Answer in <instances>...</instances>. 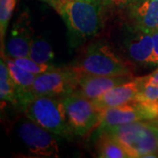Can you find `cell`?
<instances>
[{
    "mask_svg": "<svg viewBox=\"0 0 158 158\" xmlns=\"http://www.w3.org/2000/svg\"><path fill=\"white\" fill-rule=\"evenodd\" d=\"M61 15L74 43L90 39L102 27V0H48Z\"/></svg>",
    "mask_w": 158,
    "mask_h": 158,
    "instance_id": "6da1fadb",
    "label": "cell"
},
{
    "mask_svg": "<svg viewBox=\"0 0 158 158\" xmlns=\"http://www.w3.org/2000/svg\"><path fill=\"white\" fill-rule=\"evenodd\" d=\"M73 67L83 73L106 77L133 75L134 71V65L129 61L103 41L87 46Z\"/></svg>",
    "mask_w": 158,
    "mask_h": 158,
    "instance_id": "7a4b0ae2",
    "label": "cell"
},
{
    "mask_svg": "<svg viewBox=\"0 0 158 158\" xmlns=\"http://www.w3.org/2000/svg\"><path fill=\"white\" fill-rule=\"evenodd\" d=\"M23 111L27 118L56 135L69 138L74 135L62 98L35 96Z\"/></svg>",
    "mask_w": 158,
    "mask_h": 158,
    "instance_id": "3957f363",
    "label": "cell"
},
{
    "mask_svg": "<svg viewBox=\"0 0 158 158\" xmlns=\"http://www.w3.org/2000/svg\"><path fill=\"white\" fill-rule=\"evenodd\" d=\"M103 131L113 135L124 148L130 158L158 157L156 137L148 121L140 120Z\"/></svg>",
    "mask_w": 158,
    "mask_h": 158,
    "instance_id": "277c9868",
    "label": "cell"
},
{
    "mask_svg": "<svg viewBox=\"0 0 158 158\" xmlns=\"http://www.w3.org/2000/svg\"><path fill=\"white\" fill-rule=\"evenodd\" d=\"M80 72L75 67L55 68L36 76L32 92L35 96L63 98L73 93L78 84Z\"/></svg>",
    "mask_w": 158,
    "mask_h": 158,
    "instance_id": "5b68a950",
    "label": "cell"
},
{
    "mask_svg": "<svg viewBox=\"0 0 158 158\" xmlns=\"http://www.w3.org/2000/svg\"><path fill=\"white\" fill-rule=\"evenodd\" d=\"M17 135L29 153L37 157H59L60 148L56 135L30 118H23L17 126Z\"/></svg>",
    "mask_w": 158,
    "mask_h": 158,
    "instance_id": "8992f818",
    "label": "cell"
},
{
    "mask_svg": "<svg viewBox=\"0 0 158 158\" xmlns=\"http://www.w3.org/2000/svg\"><path fill=\"white\" fill-rule=\"evenodd\" d=\"M62 98L69 122L76 135L85 136L95 127H98L101 112L92 100L75 92Z\"/></svg>",
    "mask_w": 158,
    "mask_h": 158,
    "instance_id": "52a82bcc",
    "label": "cell"
},
{
    "mask_svg": "<svg viewBox=\"0 0 158 158\" xmlns=\"http://www.w3.org/2000/svg\"><path fill=\"white\" fill-rule=\"evenodd\" d=\"M34 37V30L28 14L21 13L13 23L10 37L6 41V56L12 59L28 56Z\"/></svg>",
    "mask_w": 158,
    "mask_h": 158,
    "instance_id": "ba28073f",
    "label": "cell"
},
{
    "mask_svg": "<svg viewBox=\"0 0 158 158\" xmlns=\"http://www.w3.org/2000/svg\"><path fill=\"white\" fill-rule=\"evenodd\" d=\"M133 77V75L106 77L80 72L77 87L74 92L90 100H94L114 86L123 84Z\"/></svg>",
    "mask_w": 158,
    "mask_h": 158,
    "instance_id": "9c48e42d",
    "label": "cell"
},
{
    "mask_svg": "<svg viewBox=\"0 0 158 158\" xmlns=\"http://www.w3.org/2000/svg\"><path fill=\"white\" fill-rule=\"evenodd\" d=\"M141 77H133L123 84L116 85L102 96L92 100L100 112L109 107L122 106L135 100L140 91Z\"/></svg>",
    "mask_w": 158,
    "mask_h": 158,
    "instance_id": "30bf717a",
    "label": "cell"
},
{
    "mask_svg": "<svg viewBox=\"0 0 158 158\" xmlns=\"http://www.w3.org/2000/svg\"><path fill=\"white\" fill-rule=\"evenodd\" d=\"M143 120V115L136 100L122 106L109 107L101 112V119L98 130L109 129L114 127Z\"/></svg>",
    "mask_w": 158,
    "mask_h": 158,
    "instance_id": "8fae6325",
    "label": "cell"
},
{
    "mask_svg": "<svg viewBox=\"0 0 158 158\" xmlns=\"http://www.w3.org/2000/svg\"><path fill=\"white\" fill-rule=\"evenodd\" d=\"M4 58L16 88L19 106L24 110V108L34 97L32 92V87L36 78V75L19 68L10 57L6 56Z\"/></svg>",
    "mask_w": 158,
    "mask_h": 158,
    "instance_id": "7c38bea8",
    "label": "cell"
},
{
    "mask_svg": "<svg viewBox=\"0 0 158 158\" xmlns=\"http://www.w3.org/2000/svg\"><path fill=\"white\" fill-rule=\"evenodd\" d=\"M133 18L136 28L148 34L158 30V0H140L133 3Z\"/></svg>",
    "mask_w": 158,
    "mask_h": 158,
    "instance_id": "4fadbf2b",
    "label": "cell"
},
{
    "mask_svg": "<svg viewBox=\"0 0 158 158\" xmlns=\"http://www.w3.org/2000/svg\"><path fill=\"white\" fill-rule=\"evenodd\" d=\"M137 31L138 33L127 41V52L134 62L149 65L153 53L152 34Z\"/></svg>",
    "mask_w": 158,
    "mask_h": 158,
    "instance_id": "5bb4252c",
    "label": "cell"
},
{
    "mask_svg": "<svg viewBox=\"0 0 158 158\" xmlns=\"http://www.w3.org/2000/svg\"><path fill=\"white\" fill-rule=\"evenodd\" d=\"M97 156L101 158H129L125 148L108 132L101 131L96 141Z\"/></svg>",
    "mask_w": 158,
    "mask_h": 158,
    "instance_id": "9a60e30c",
    "label": "cell"
},
{
    "mask_svg": "<svg viewBox=\"0 0 158 158\" xmlns=\"http://www.w3.org/2000/svg\"><path fill=\"white\" fill-rule=\"evenodd\" d=\"M0 98L2 104L3 102H9L14 106H19L16 88L3 56L0 61Z\"/></svg>",
    "mask_w": 158,
    "mask_h": 158,
    "instance_id": "2e32d148",
    "label": "cell"
},
{
    "mask_svg": "<svg viewBox=\"0 0 158 158\" xmlns=\"http://www.w3.org/2000/svg\"><path fill=\"white\" fill-rule=\"evenodd\" d=\"M28 57L39 63L51 64L55 59V52L47 40L40 36H34Z\"/></svg>",
    "mask_w": 158,
    "mask_h": 158,
    "instance_id": "e0dca14e",
    "label": "cell"
},
{
    "mask_svg": "<svg viewBox=\"0 0 158 158\" xmlns=\"http://www.w3.org/2000/svg\"><path fill=\"white\" fill-rule=\"evenodd\" d=\"M135 100H158V69L141 77L140 91Z\"/></svg>",
    "mask_w": 158,
    "mask_h": 158,
    "instance_id": "ac0fdd59",
    "label": "cell"
},
{
    "mask_svg": "<svg viewBox=\"0 0 158 158\" xmlns=\"http://www.w3.org/2000/svg\"><path fill=\"white\" fill-rule=\"evenodd\" d=\"M16 3L17 0H0V37L2 51L4 48L5 37L8 28L9 21L15 9Z\"/></svg>",
    "mask_w": 158,
    "mask_h": 158,
    "instance_id": "d6986e66",
    "label": "cell"
},
{
    "mask_svg": "<svg viewBox=\"0 0 158 158\" xmlns=\"http://www.w3.org/2000/svg\"><path fill=\"white\" fill-rule=\"evenodd\" d=\"M12 59V58H11ZM13 62L16 63V65L19 68L23 69L30 73H33L36 76L47 72L50 69H53L56 67L52 64L47 63H39L34 62L30 57H19V58H13Z\"/></svg>",
    "mask_w": 158,
    "mask_h": 158,
    "instance_id": "ffe728a7",
    "label": "cell"
},
{
    "mask_svg": "<svg viewBox=\"0 0 158 158\" xmlns=\"http://www.w3.org/2000/svg\"><path fill=\"white\" fill-rule=\"evenodd\" d=\"M135 0H102L104 7L113 9H123L127 6H131Z\"/></svg>",
    "mask_w": 158,
    "mask_h": 158,
    "instance_id": "44dd1931",
    "label": "cell"
},
{
    "mask_svg": "<svg viewBox=\"0 0 158 158\" xmlns=\"http://www.w3.org/2000/svg\"><path fill=\"white\" fill-rule=\"evenodd\" d=\"M151 34L153 40V53L149 65L158 66V30Z\"/></svg>",
    "mask_w": 158,
    "mask_h": 158,
    "instance_id": "7402d4cb",
    "label": "cell"
},
{
    "mask_svg": "<svg viewBox=\"0 0 158 158\" xmlns=\"http://www.w3.org/2000/svg\"><path fill=\"white\" fill-rule=\"evenodd\" d=\"M151 127H153L154 132H155V135H156V141H157V145H158V127H155V126H153V125H151Z\"/></svg>",
    "mask_w": 158,
    "mask_h": 158,
    "instance_id": "603a6c76",
    "label": "cell"
},
{
    "mask_svg": "<svg viewBox=\"0 0 158 158\" xmlns=\"http://www.w3.org/2000/svg\"><path fill=\"white\" fill-rule=\"evenodd\" d=\"M149 124L153 125L155 127H158V118H156V119H153V120H150V121H148Z\"/></svg>",
    "mask_w": 158,
    "mask_h": 158,
    "instance_id": "cb8c5ba5",
    "label": "cell"
},
{
    "mask_svg": "<svg viewBox=\"0 0 158 158\" xmlns=\"http://www.w3.org/2000/svg\"><path fill=\"white\" fill-rule=\"evenodd\" d=\"M136 1H140V0H135V2H136ZM135 2H134V3H135Z\"/></svg>",
    "mask_w": 158,
    "mask_h": 158,
    "instance_id": "d4e9b609",
    "label": "cell"
},
{
    "mask_svg": "<svg viewBox=\"0 0 158 158\" xmlns=\"http://www.w3.org/2000/svg\"><path fill=\"white\" fill-rule=\"evenodd\" d=\"M46 1H48V0H46Z\"/></svg>",
    "mask_w": 158,
    "mask_h": 158,
    "instance_id": "484cf974",
    "label": "cell"
}]
</instances>
